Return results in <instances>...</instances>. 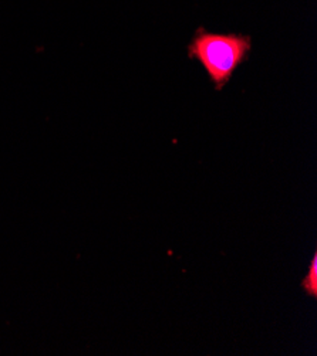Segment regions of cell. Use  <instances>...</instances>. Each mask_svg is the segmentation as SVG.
Masks as SVG:
<instances>
[{
    "instance_id": "obj_1",
    "label": "cell",
    "mask_w": 317,
    "mask_h": 356,
    "mask_svg": "<svg viewBox=\"0 0 317 356\" xmlns=\"http://www.w3.org/2000/svg\"><path fill=\"white\" fill-rule=\"evenodd\" d=\"M251 50V35L210 33L199 27L188 44V57L201 63L215 90L221 91L238 67L249 58Z\"/></svg>"
},
{
    "instance_id": "obj_2",
    "label": "cell",
    "mask_w": 317,
    "mask_h": 356,
    "mask_svg": "<svg viewBox=\"0 0 317 356\" xmlns=\"http://www.w3.org/2000/svg\"><path fill=\"white\" fill-rule=\"evenodd\" d=\"M302 290L311 298H317V256L314 254L306 277L300 282Z\"/></svg>"
}]
</instances>
